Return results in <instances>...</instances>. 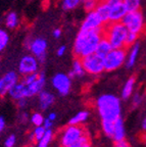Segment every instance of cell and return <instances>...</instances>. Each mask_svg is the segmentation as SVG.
I'll return each mask as SVG.
<instances>
[{
	"mask_svg": "<svg viewBox=\"0 0 146 147\" xmlns=\"http://www.w3.org/2000/svg\"><path fill=\"white\" fill-rule=\"evenodd\" d=\"M103 27L95 30H80L73 47L75 57L82 58L96 52L99 41L103 36Z\"/></svg>",
	"mask_w": 146,
	"mask_h": 147,
	"instance_id": "cell-1",
	"label": "cell"
},
{
	"mask_svg": "<svg viewBox=\"0 0 146 147\" xmlns=\"http://www.w3.org/2000/svg\"><path fill=\"white\" fill-rule=\"evenodd\" d=\"M96 106L102 121L116 122L121 117V100L114 95H100L96 100Z\"/></svg>",
	"mask_w": 146,
	"mask_h": 147,
	"instance_id": "cell-2",
	"label": "cell"
},
{
	"mask_svg": "<svg viewBox=\"0 0 146 147\" xmlns=\"http://www.w3.org/2000/svg\"><path fill=\"white\" fill-rule=\"evenodd\" d=\"M103 36L110 41L112 49L126 48V38L128 35V29L122 22L107 23L103 26Z\"/></svg>",
	"mask_w": 146,
	"mask_h": 147,
	"instance_id": "cell-3",
	"label": "cell"
},
{
	"mask_svg": "<svg viewBox=\"0 0 146 147\" xmlns=\"http://www.w3.org/2000/svg\"><path fill=\"white\" fill-rule=\"evenodd\" d=\"M127 59V48L112 49L104 57V71H114L120 69Z\"/></svg>",
	"mask_w": 146,
	"mask_h": 147,
	"instance_id": "cell-4",
	"label": "cell"
},
{
	"mask_svg": "<svg viewBox=\"0 0 146 147\" xmlns=\"http://www.w3.org/2000/svg\"><path fill=\"white\" fill-rule=\"evenodd\" d=\"M121 22L128 29L129 32L136 33L138 35L143 31L144 26H145L144 16L140 10L127 12Z\"/></svg>",
	"mask_w": 146,
	"mask_h": 147,
	"instance_id": "cell-5",
	"label": "cell"
},
{
	"mask_svg": "<svg viewBox=\"0 0 146 147\" xmlns=\"http://www.w3.org/2000/svg\"><path fill=\"white\" fill-rule=\"evenodd\" d=\"M80 59L82 61L85 71L90 75L98 76L104 71V57L98 55L97 53L87 55Z\"/></svg>",
	"mask_w": 146,
	"mask_h": 147,
	"instance_id": "cell-6",
	"label": "cell"
},
{
	"mask_svg": "<svg viewBox=\"0 0 146 147\" xmlns=\"http://www.w3.org/2000/svg\"><path fill=\"white\" fill-rule=\"evenodd\" d=\"M85 133L84 128L80 125H70L64 129L60 135V144L62 147L71 146L78 141Z\"/></svg>",
	"mask_w": 146,
	"mask_h": 147,
	"instance_id": "cell-7",
	"label": "cell"
},
{
	"mask_svg": "<svg viewBox=\"0 0 146 147\" xmlns=\"http://www.w3.org/2000/svg\"><path fill=\"white\" fill-rule=\"evenodd\" d=\"M52 85L62 96H66L69 94L70 90H71V78L66 74H56L52 78Z\"/></svg>",
	"mask_w": 146,
	"mask_h": 147,
	"instance_id": "cell-8",
	"label": "cell"
},
{
	"mask_svg": "<svg viewBox=\"0 0 146 147\" xmlns=\"http://www.w3.org/2000/svg\"><path fill=\"white\" fill-rule=\"evenodd\" d=\"M39 61L36 56L34 55H25L20 61L18 64V71L23 75H29V74L37 73L38 71Z\"/></svg>",
	"mask_w": 146,
	"mask_h": 147,
	"instance_id": "cell-9",
	"label": "cell"
},
{
	"mask_svg": "<svg viewBox=\"0 0 146 147\" xmlns=\"http://www.w3.org/2000/svg\"><path fill=\"white\" fill-rule=\"evenodd\" d=\"M29 49L33 53L34 56H36L39 62H44L46 57V49H47V43L42 38H36L32 40L31 43H29Z\"/></svg>",
	"mask_w": 146,
	"mask_h": 147,
	"instance_id": "cell-10",
	"label": "cell"
},
{
	"mask_svg": "<svg viewBox=\"0 0 146 147\" xmlns=\"http://www.w3.org/2000/svg\"><path fill=\"white\" fill-rule=\"evenodd\" d=\"M104 26L103 22L101 21L100 16L97 14L95 10L88 12L86 18L82 23L80 30H95V29H101Z\"/></svg>",
	"mask_w": 146,
	"mask_h": 147,
	"instance_id": "cell-11",
	"label": "cell"
},
{
	"mask_svg": "<svg viewBox=\"0 0 146 147\" xmlns=\"http://www.w3.org/2000/svg\"><path fill=\"white\" fill-rule=\"evenodd\" d=\"M45 86V77L43 74H40L36 81L31 83L30 85L26 86V97H32L36 94H39L43 90Z\"/></svg>",
	"mask_w": 146,
	"mask_h": 147,
	"instance_id": "cell-12",
	"label": "cell"
},
{
	"mask_svg": "<svg viewBox=\"0 0 146 147\" xmlns=\"http://www.w3.org/2000/svg\"><path fill=\"white\" fill-rule=\"evenodd\" d=\"M18 77L14 71H9L2 78V89L0 91V95L4 96L8 93V91L18 83Z\"/></svg>",
	"mask_w": 146,
	"mask_h": 147,
	"instance_id": "cell-13",
	"label": "cell"
},
{
	"mask_svg": "<svg viewBox=\"0 0 146 147\" xmlns=\"http://www.w3.org/2000/svg\"><path fill=\"white\" fill-rule=\"evenodd\" d=\"M127 12L128 11H127V9H126L125 5H124V2L114 5V6H112L110 10V23L121 22Z\"/></svg>",
	"mask_w": 146,
	"mask_h": 147,
	"instance_id": "cell-14",
	"label": "cell"
},
{
	"mask_svg": "<svg viewBox=\"0 0 146 147\" xmlns=\"http://www.w3.org/2000/svg\"><path fill=\"white\" fill-rule=\"evenodd\" d=\"M110 5L105 2L104 0H103V1H99L98 5H97L95 8V11L100 16L101 21L103 22L104 25L110 23Z\"/></svg>",
	"mask_w": 146,
	"mask_h": 147,
	"instance_id": "cell-15",
	"label": "cell"
},
{
	"mask_svg": "<svg viewBox=\"0 0 146 147\" xmlns=\"http://www.w3.org/2000/svg\"><path fill=\"white\" fill-rule=\"evenodd\" d=\"M126 137V131H125V125L124 121L120 117L114 122V132L112 139L114 142H119V141L125 140Z\"/></svg>",
	"mask_w": 146,
	"mask_h": 147,
	"instance_id": "cell-16",
	"label": "cell"
},
{
	"mask_svg": "<svg viewBox=\"0 0 146 147\" xmlns=\"http://www.w3.org/2000/svg\"><path fill=\"white\" fill-rule=\"evenodd\" d=\"M53 102H54L53 94H51V93H49L47 91H44V90H42L39 93V105H40L41 109H47L49 106L52 105Z\"/></svg>",
	"mask_w": 146,
	"mask_h": 147,
	"instance_id": "cell-17",
	"label": "cell"
},
{
	"mask_svg": "<svg viewBox=\"0 0 146 147\" xmlns=\"http://www.w3.org/2000/svg\"><path fill=\"white\" fill-rule=\"evenodd\" d=\"M140 50V44L138 42L134 43L130 47V52H129L128 56H127V59H126V67L128 69H131L135 64L136 60H137L138 54H139Z\"/></svg>",
	"mask_w": 146,
	"mask_h": 147,
	"instance_id": "cell-18",
	"label": "cell"
},
{
	"mask_svg": "<svg viewBox=\"0 0 146 147\" xmlns=\"http://www.w3.org/2000/svg\"><path fill=\"white\" fill-rule=\"evenodd\" d=\"M9 96L14 100H18L26 97V85L23 83H16V85L8 91ZM27 98V97H26Z\"/></svg>",
	"mask_w": 146,
	"mask_h": 147,
	"instance_id": "cell-19",
	"label": "cell"
},
{
	"mask_svg": "<svg viewBox=\"0 0 146 147\" xmlns=\"http://www.w3.org/2000/svg\"><path fill=\"white\" fill-rule=\"evenodd\" d=\"M112 49V47L110 45V41L104 36H102V38H101V40L98 43V46H97V49H96L95 53H97V54L102 56V57H105V55L107 54Z\"/></svg>",
	"mask_w": 146,
	"mask_h": 147,
	"instance_id": "cell-20",
	"label": "cell"
},
{
	"mask_svg": "<svg viewBox=\"0 0 146 147\" xmlns=\"http://www.w3.org/2000/svg\"><path fill=\"white\" fill-rule=\"evenodd\" d=\"M134 87H135V78L134 77H131L125 83L123 90H122V98L124 100H127L128 98H130L133 91H134Z\"/></svg>",
	"mask_w": 146,
	"mask_h": 147,
	"instance_id": "cell-21",
	"label": "cell"
},
{
	"mask_svg": "<svg viewBox=\"0 0 146 147\" xmlns=\"http://www.w3.org/2000/svg\"><path fill=\"white\" fill-rule=\"evenodd\" d=\"M89 117V113L86 110H82L80 113H78L76 115H74L71 119H70L69 124L70 125H80L82 123L86 122L87 119Z\"/></svg>",
	"mask_w": 146,
	"mask_h": 147,
	"instance_id": "cell-22",
	"label": "cell"
},
{
	"mask_svg": "<svg viewBox=\"0 0 146 147\" xmlns=\"http://www.w3.org/2000/svg\"><path fill=\"white\" fill-rule=\"evenodd\" d=\"M72 71L74 73L75 77H83L85 75V69L83 67L82 61H81L80 58H75L73 62V69H72Z\"/></svg>",
	"mask_w": 146,
	"mask_h": 147,
	"instance_id": "cell-23",
	"label": "cell"
},
{
	"mask_svg": "<svg viewBox=\"0 0 146 147\" xmlns=\"http://www.w3.org/2000/svg\"><path fill=\"white\" fill-rule=\"evenodd\" d=\"M18 14L16 12H9L6 16V18H5V25H6V27L9 28V29H14V28L18 27Z\"/></svg>",
	"mask_w": 146,
	"mask_h": 147,
	"instance_id": "cell-24",
	"label": "cell"
},
{
	"mask_svg": "<svg viewBox=\"0 0 146 147\" xmlns=\"http://www.w3.org/2000/svg\"><path fill=\"white\" fill-rule=\"evenodd\" d=\"M124 5L128 12L136 11V10H139L141 0H124Z\"/></svg>",
	"mask_w": 146,
	"mask_h": 147,
	"instance_id": "cell-25",
	"label": "cell"
},
{
	"mask_svg": "<svg viewBox=\"0 0 146 147\" xmlns=\"http://www.w3.org/2000/svg\"><path fill=\"white\" fill-rule=\"evenodd\" d=\"M102 130L103 133L110 138H112L114 132V122L110 121H102Z\"/></svg>",
	"mask_w": 146,
	"mask_h": 147,
	"instance_id": "cell-26",
	"label": "cell"
},
{
	"mask_svg": "<svg viewBox=\"0 0 146 147\" xmlns=\"http://www.w3.org/2000/svg\"><path fill=\"white\" fill-rule=\"evenodd\" d=\"M52 137H53V133H52V131H51V129L46 130L45 135L43 136V138H42L40 141H38L37 147H48L50 141L52 140Z\"/></svg>",
	"mask_w": 146,
	"mask_h": 147,
	"instance_id": "cell-27",
	"label": "cell"
},
{
	"mask_svg": "<svg viewBox=\"0 0 146 147\" xmlns=\"http://www.w3.org/2000/svg\"><path fill=\"white\" fill-rule=\"evenodd\" d=\"M45 132H46V129L44 128L43 126H38L36 127V129L34 130L33 132V135H32V138L34 139L35 141H40L43 138V136L45 135Z\"/></svg>",
	"mask_w": 146,
	"mask_h": 147,
	"instance_id": "cell-28",
	"label": "cell"
},
{
	"mask_svg": "<svg viewBox=\"0 0 146 147\" xmlns=\"http://www.w3.org/2000/svg\"><path fill=\"white\" fill-rule=\"evenodd\" d=\"M82 0H62V8L64 10H71L80 4Z\"/></svg>",
	"mask_w": 146,
	"mask_h": 147,
	"instance_id": "cell-29",
	"label": "cell"
},
{
	"mask_svg": "<svg viewBox=\"0 0 146 147\" xmlns=\"http://www.w3.org/2000/svg\"><path fill=\"white\" fill-rule=\"evenodd\" d=\"M9 41V36L4 30L0 29V52L7 46Z\"/></svg>",
	"mask_w": 146,
	"mask_h": 147,
	"instance_id": "cell-30",
	"label": "cell"
},
{
	"mask_svg": "<svg viewBox=\"0 0 146 147\" xmlns=\"http://www.w3.org/2000/svg\"><path fill=\"white\" fill-rule=\"evenodd\" d=\"M137 39H138V34H136V33H133V32H128L127 38H126L125 47H126V48H130L133 44L137 42Z\"/></svg>",
	"mask_w": 146,
	"mask_h": 147,
	"instance_id": "cell-31",
	"label": "cell"
},
{
	"mask_svg": "<svg viewBox=\"0 0 146 147\" xmlns=\"http://www.w3.org/2000/svg\"><path fill=\"white\" fill-rule=\"evenodd\" d=\"M83 2H84V9L87 12H90L95 10L96 6L99 3V0H86V1H83Z\"/></svg>",
	"mask_w": 146,
	"mask_h": 147,
	"instance_id": "cell-32",
	"label": "cell"
},
{
	"mask_svg": "<svg viewBox=\"0 0 146 147\" xmlns=\"http://www.w3.org/2000/svg\"><path fill=\"white\" fill-rule=\"evenodd\" d=\"M31 122H32V124H34L36 127L42 126V125H43V122H44V117L41 113H33L32 117H31Z\"/></svg>",
	"mask_w": 146,
	"mask_h": 147,
	"instance_id": "cell-33",
	"label": "cell"
},
{
	"mask_svg": "<svg viewBox=\"0 0 146 147\" xmlns=\"http://www.w3.org/2000/svg\"><path fill=\"white\" fill-rule=\"evenodd\" d=\"M39 75L40 74L38 73H33V74H29V75H26V76H24L23 78V84H25L26 86L27 85H30L31 83H33L34 81H36L37 79H38Z\"/></svg>",
	"mask_w": 146,
	"mask_h": 147,
	"instance_id": "cell-34",
	"label": "cell"
},
{
	"mask_svg": "<svg viewBox=\"0 0 146 147\" xmlns=\"http://www.w3.org/2000/svg\"><path fill=\"white\" fill-rule=\"evenodd\" d=\"M86 143H89V137H88V135L86 134H84V135L82 136V137L79 139L78 141H76L75 143H74L73 145H71V146H74V147H82L84 144H86Z\"/></svg>",
	"mask_w": 146,
	"mask_h": 147,
	"instance_id": "cell-35",
	"label": "cell"
},
{
	"mask_svg": "<svg viewBox=\"0 0 146 147\" xmlns=\"http://www.w3.org/2000/svg\"><path fill=\"white\" fill-rule=\"evenodd\" d=\"M16 136L14 135H10L6 138V140H5V147H14V144H16Z\"/></svg>",
	"mask_w": 146,
	"mask_h": 147,
	"instance_id": "cell-36",
	"label": "cell"
},
{
	"mask_svg": "<svg viewBox=\"0 0 146 147\" xmlns=\"http://www.w3.org/2000/svg\"><path fill=\"white\" fill-rule=\"evenodd\" d=\"M142 101V97L139 93H136L133 97V105L134 106H139L140 103H141Z\"/></svg>",
	"mask_w": 146,
	"mask_h": 147,
	"instance_id": "cell-37",
	"label": "cell"
},
{
	"mask_svg": "<svg viewBox=\"0 0 146 147\" xmlns=\"http://www.w3.org/2000/svg\"><path fill=\"white\" fill-rule=\"evenodd\" d=\"M104 1L107 3L108 5H110V7L114 6V5L120 4V3H123L124 2V0H104Z\"/></svg>",
	"mask_w": 146,
	"mask_h": 147,
	"instance_id": "cell-38",
	"label": "cell"
},
{
	"mask_svg": "<svg viewBox=\"0 0 146 147\" xmlns=\"http://www.w3.org/2000/svg\"><path fill=\"white\" fill-rule=\"evenodd\" d=\"M42 126H43L46 130H48V129H51V127H52V121H50L48 117H47V119H44V122H43V125H42Z\"/></svg>",
	"mask_w": 146,
	"mask_h": 147,
	"instance_id": "cell-39",
	"label": "cell"
},
{
	"mask_svg": "<svg viewBox=\"0 0 146 147\" xmlns=\"http://www.w3.org/2000/svg\"><path fill=\"white\" fill-rule=\"evenodd\" d=\"M18 101V105L20 106L21 108H24L26 105H27V98H21V99H18V100H16Z\"/></svg>",
	"mask_w": 146,
	"mask_h": 147,
	"instance_id": "cell-40",
	"label": "cell"
},
{
	"mask_svg": "<svg viewBox=\"0 0 146 147\" xmlns=\"http://www.w3.org/2000/svg\"><path fill=\"white\" fill-rule=\"evenodd\" d=\"M66 46H60L59 48L57 49V55L58 56H62L64 54V52H66Z\"/></svg>",
	"mask_w": 146,
	"mask_h": 147,
	"instance_id": "cell-41",
	"label": "cell"
},
{
	"mask_svg": "<svg viewBox=\"0 0 146 147\" xmlns=\"http://www.w3.org/2000/svg\"><path fill=\"white\" fill-rule=\"evenodd\" d=\"M5 119H3L2 117H0V133L4 130V128H5Z\"/></svg>",
	"mask_w": 146,
	"mask_h": 147,
	"instance_id": "cell-42",
	"label": "cell"
},
{
	"mask_svg": "<svg viewBox=\"0 0 146 147\" xmlns=\"http://www.w3.org/2000/svg\"><path fill=\"white\" fill-rule=\"evenodd\" d=\"M60 35H62V31H60L59 29L54 30V32H53V37H54V38H59Z\"/></svg>",
	"mask_w": 146,
	"mask_h": 147,
	"instance_id": "cell-43",
	"label": "cell"
},
{
	"mask_svg": "<svg viewBox=\"0 0 146 147\" xmlns=\"http://www.w3.org/2000/svg\"><path fill=\"white\" fill-rule=\"evenodd\" d=\"M56 117H57V115H55L54 113H49V115H48V119H49L50 121H52V122H53V121H54V119H56Z\"/></svg>",
	"mask_w": 146,
	"mask_h": 147,
	"instance_id": "cell-44",
	"label": "cell"
},
{
	"mask_svg": "<svg viewBox=\"0 0 146 147\" xmlns=\"http://www.w3.org/2000/svg\"><path fill=\"white\" fill-rule=\"evenodd\" d=\"M142 129H143L144 131H146V117L143 119V122H142Z\"/></svg>",
	"mask_w": 146,
	"mask_h": 147,
	"instance_id": "cell-45",
	"label": "cell"
},
{
	"mask_svg": "<svg viewBox=\"0 0 146 147\" xmlns=\"http://www.w3.org/2000/svg\"><path fill=\"white\" fill-rule=\"evenodd\" d=\"M82 147H91V145H90V143H86V144H84Z\"/></svg>",
	"mask_w": 146,
	"mask_h": 147,
	"instance_id": "cell-46",
	"label": "cell"
},
{
	"mask_svg": "<svg viewBox=\"0 0 146 147\" xmlns=\"http://www.w3.org/2000/svg\"><path fill=\"white\" fill-rule=\"evenodd\" d=\"M2 89V79H0V91Z\"/></svg>",
	"mask_w": 146,
	"mask_h": 147,
	"instance_id": "cell-47",
	"label": "cell"
},
{
	"mask_svg": "<svg viewBox=\"0 0 146 147\" xmlns=\"http://www.w3.org/2000/svg\"><path fill=\"white\" fill-rule=\"evenodd\" d=\"M66 147H74V146H66Z\"/></svg>",
	"mask_w": 146,
	"mask_h": 147,
	"instance_id": "cell-48",
	"label": "cell"
},
{
	"mask_svg": "<svg viewBox=\"0 0 146 147\" xmlns=\"http://www.w3.org/2000/svg\"><path fill=\"white\" fill-rule=\"evenodd\" d=\"M82 1H86V0H82Z\"/></svg>",
	"mask_w": 146,
	"mask_h": 147,
	"instance_id": "cell-49",
	"label": "cell"
},
{
	"mask_svg": "<svg viewBox=\"0 0 146 147\" xmlns=\"http://www.w3.org/2000/svg\"><path fill=\"white\" fill-rule=\"evenodd\" d=\"M99 1H103V0H99Z\"/></svg>",
	"mask_w": 146,
	"mask_h": 147,
	"instance_id": "cell-50",
	"label": "cell"
},
{
	"mask_svg": "<svg viewBox=\"0 0 146 147\" xmlns=\"http://www.w3.org/2000/svg\"><path fill=\"white\" fill-rule=\"evenodd\" d=\"M128 147H129V146H128Z\"/></svg>",
	"mask_w": 146,
	"mask_h": 147,
	"instance_id": "cell-51",
	"label": "cell"
}]
</instances>
